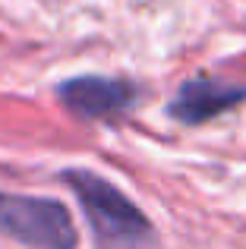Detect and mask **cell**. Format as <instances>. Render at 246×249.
<instances>
[{
	"instance_id": "cell-1",
	"label": "cell",
	"mask_w": 246,
	"mask_h": 249,
	"mask_svg": "<svg viewBox=\"0 0 246 249\" xmlns=\"http://www.w3.org/2000/svg\"><path fill=\"white\" fill-rule=\"evenodd\" d=\"M63 180L76 193L95 237L105 249H145L148 246V240H152L148 218L111 180L92 174V170H67Z\"/></svg>"
},
{
	"instance_id": "cell-2",
	"label": "cell",
	"mask_w": 246,
	"mask_h": 249,
	"mask_svg": "<svg viewBox=\"0 0 246 249\" xmlns=\"http://www.w3.org/2000/svg\"><path fill=\"white\" fill-rule=\"evenodd\" d=\"M0 233L32 249H76L79 233L67 205L41 196L0 193Z\"/></svg>"
},
{
	"instance_id": "cell-3",
	"label": "cell",
	"mask_w": 246,
	"mask_h": 249,
	"mask_svg": "<svg viewBox=\"0 0 246 249\" xmlns=\"http://www.w3.org/2000/svg\"><path fill=\"white\" fill-rule=\"evenodd\" d=\"M57 95L76 117L114 120L136 104L139 89L126 79H111V76H73L57 85Z\"/></svg>"
},
{
	"instance_id": "cell-4",
	"label": "cell",
	"mask_w": 246,
	"mask_h": 249,
	"mask_svg": "<svg viewBox=\"0 0 246 249\" xmlns=\"http://www.w3.org/2000/svg\"><path fill=\"white\" fill-rule=\"evenodd\" d=\"M246 101V85H234L224 79H211V76H193L180 85V91L171 101V117L186 126L205 123L211 117L224 114V110L237 107Z\"/></svg>"
}]
</instances>
